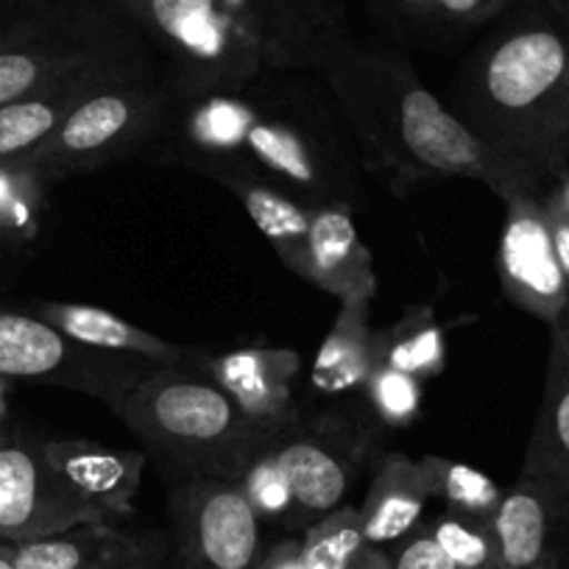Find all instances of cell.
<instances>
[{"label":"cell","mask_w":569,"mask_h":569,"mask_svg":"<svg viewBox=\"0 0 569 569\" xmlns=\"http://www.w3.org/2000/svg\"><path fill=\"white\" fill-rule=\"evenodd\" d=\"M234 486L243 491V497L249 500V506L254 508L257 517H260L262 522L271 519V522H284L291 525V528H299L291 483H288L282 467H279L277 452H273V441L266 450H260L251 458V463L240 472Z\"/></svg>","instance_id":"484cf974"},{"label":"cell","mask_w":569,"mask_h":569,"mask_svg":"<svg viewBox=\"0 0 569 569\" xmlns=\"http://www.w3.org/2000/svg\"><path fill=\"white\" fill-rule=\"evenodd\" d=\"M341 120L308 81L266 70L246 84L173 101L160 151L193 171H238L308 207L355 212L366 204L363 162Z\"/></svg>","instance_id":"6da1fadb"},{"label":"cell","mask_w":569,"mask_h":569,"mask_svg":"<svg viewBox=\"0 0 569 569\" xmlns=\"http://www.w3.org/2000/svg\"><path fill=\"white\" fill-rule=\"evenodd\" d=\"M142 31L173 101L246 84L266 73L254 37L223 0H114Z\"/></svg>","instance_id":"5b68a950"},{"label":"cell","mask_w":569,"mask_h":569,"mask_svg":"<svg viewBox=\"0 0 569 569\" xmlns=\"http://www.w3.org/2000/svg\"><path fill=\"white\" fill-rule=\"evenodd\" d=\"M9 552L14 569H166L171 541L157 530H126L101 519L20 541Z\"/></svg>","instance_id":"4fadbf2b"},{"label":"cell","mask_w":569,"mask_h":569,"mask_svg":"<svg viewBox=\"0 0 569 569\" xmlns=\"http://www.w3.org/2000/svg\"><path fill=\"white\" fill-rule=\"evenodd\" d=\"M371 302H341L330 336L316 355L310 386L319 397L338 399L349 391H363L366 380L380 363L377 332L371 330Z\"/></svg>","instance_id":"ffe728a7"},{"label":"cell","mask_w":569,"mask_h":569,"mask_svg":"<svg viewBox=\"0 0 569 569\" xmlns=\"http://www.w3.org/2000/svg\"><path fill=\"white\" fill-rule=\"evenodd\" d=\"M456 114L533 193L569 162V26L528 18L475 51Z\"/></svg>","instance_id":"3957f363"},{"label":"cell","mask_w":569,"mask_h":569,"mask_svg":"<svg viewBox=\"0 0 569 569\" xmlns=\"http://www.w3.org/2000/svg\"><path fill=\"white\" fill-rule=\"evenodd\" d=\"M508 7H511V3H530V0H506Z\"/></svg>","instance_id":"b9f144b4"},{"label":"cell","mask_w":569,"mask_h":569,"mask_svg":"<svg viewBox=\"0 0 569 569\" xmlns=\"http://www.w3.org/2000/svg\"><path fill=\"white\" fill-rule=\"evenodd\" d=\"M173 118V98L160 68L114 73L73 107L40 154L51 171H101L107 166L160 151Z\"/></svg>","instance_id":"8992f818"},{"label":"cell","mask_w":569,"mask_h":569,"mask_svg":"<svg viewBox=\"0 0 569 569\" xmlns=\"http://www.w3.org/2000/svg\"><path fill=\"white\" fill-rule=\"evenodd\" d=\"M349 569H391V556L377 547H363L360 556L355 558V563Z\"/></svg>","instance_id":"d590c367"},{"label":"cell","mask_w":569,"mask_h":569,"mask_svg":"<svg viewBox=\"0 0 569 569\" xmlns=\"http://www.w3.org/2000/svg\"><path fill=\"white\" fill-rule=\"evenodd\" d=\"M201 369L240 405L251 421L282 433L299 421L293 380L302 371V358L293 349L238 347L229 352H210Z\"/></svg>","instance_id":"5bb4252c"},{"label":"cell","mask_w":569,"mask_h":569,"mask_svg":"<svg viewBox=\"0 0 569 569\" xmlns=\"http://www.w3.org/2000/svg\"><path fill=\"white\" fill-rule=\"evenodd\" d=\"M305 279L319 284L321 291L332 293L338 302H375V260L360 240L352 210L313 207Z\"/></svg>","instance_id":"2e32d148"},{"label":"cell","mask_w":569,"mask_h":569,"mask_svg":"<svg viewBox=\"0 0 569 569\" xmlns=\"http://www.w3.org/2000/svg\"><path fill=\"white\" fill-rule=\"evenodd\" d=\"M3 23L9 26V18H7V14H0V48L9 46V42H12L14 37L20 34V31H18V34H12V31H9V29H3ZM31 23H34V20H31Z\"/></svg>","instance_id":"74e56055"},{"label":"cell","mask_w":569,"mask_h":569,"mask_svg":"<svg viewBox=\"0 0 569 569\" xmlns=\"http://www.w3.org/2000/svg\"><path fill=\"white\" fill-rule=\"evenodd\" d=\"M563 23H567V26H569V20H563Z\"/></svg>","instance_id":"ee69618b"},{"label":"cell","mask_w":569,"mask_h":569,"mask_svg":"<svg viewBox=\"0 0 569 569\" xmlns=\"http://www.w3.org/2000/svg\"><path fill=\"white\" fill-rule=\"evenodd\" d=\"M552 7H556V12L561 14V20H569V0H550Z\"/></svg>","instance_id":"f35d334b"},{"label":"cell","mask_w":569,"mask_h":569,"mask_svg":"<svg viewBox=\"0 0 569 569\" xmlns=\"http://www.w3.org/2000/svg\"><path fill=\"white\" fill-rule=\"evenodd\" d=\"M48 461L70 486L81 491L107 519L129 517L140 491L146 456L134 450H112L96 441H53L46 450Z\"/></svg>","instance_id":"e0dca14e"},{"label":"cell","mask_w":569,"mask_h":569,"mask_svg":"<svg viewBox=\"0 0 569 569\" xmlns=\"http://www.w3.org/2000/svg\"><path fill=\"white\" fill-rule=\"evenodd\" d=\"M430 533L458 569H489L500 563L491 519L463 517L447 511L430 525Z\"/></svg>","instance_id":"4316f807"},{"label":"cell","mask_w":569,"mask_h":569,"mask_svg":"<svg viewBox=\"0 0 569 569\" xmlns=\"http://www.w3.org/2000/svg\"><path fill=\"white\" fill-rule=\"evenodd\" d=\"M497 268L506 297L525 313L556 325L569 310V279L552 243L541 193L506 199Z\"/></svg>","instance_id":"30bf717a"},{"label":"cell","mask_w":569,"mask_h":569,"mask_svg":"<svg viewBox=\"0 0 569 569\" xmlns=\"http://www.w3.org/2000/svg\"><path fill=\"white\" fill-rule=\"evenodd\" d=\"M541 201L550 207H558V210L569 212V173L567 171L556 179V184H552L550 190H545V193H541Z\"/></svg>","instance_id":"e575fe53"},{"label":"cell","mask_w":569,"mask_h":569,"mask_svg":"<svg viewBox=\"0 0 569 569\" xmlns=\"http://www.w3.org/2000/svg\"><path fill=\"white\" fill-rule=\"evenodd\" d=\"M207 177H212L238 196L240 204L251 216V221L257 223V229L273 246L279 260L305 279V268H308V229L313 207L302 204L299 199L273 188V184L262 182V179L246 177V173L238 171H212Z\"/></svg>","instance_id":"44dd1931"},{"label":"cell","mask_w":569,"mask_h":569,"mask_svg":"<svg viewBox=\"0 0 569 569\" xmlns=\"http://www.w3.org/2000/svg\"><path fill=\"white\" fill-rule=\"evenodd\" d=\"M118 416L157 461L184 478L238 480L271 433L196 366H157L120 405Z\"/></svg>","instance_id":"277c9868"},{"label":"cell","mask_w":569,"mask_h":569,"mask_svg":"<svg viewBox=\"0 0 569 569\" xmlns=\"http://www.w3.org/2000/svg\"><path fill=\"white\" fill-rule=\"evenodd\" d=\"M173 569H260L262 519L232 480L184 478L168 495Z\"/></svg>","instance_id":"ba28073f"},{"label":"cell","mask_w":569,"mask_h":569,"mask_svg":"<svg viewBox=\"0 0 569 569\" xmlns=\"http://www.w3.org/2000/svg\"><path fill=\"white\" fill-rule=\"evenodd\" d=\"M391 569H458L450 561L430 528L410 530L405 539H399V547L391 552Z\"/></svg>","instance_id":"4dcf8cb0"},{"label":"cell","mask_w":569,"mask_h":569,"mask_svg":"<svg viewBox=\"0 0 569 569\" xmlns=\"http://www.w3.org/2000/svg\"><path fill=\"white\" fill-rule=\"evenodd\" d=\"M419 469L421 478H425L427 497H436V500L445 502L447 511L491 519L500 508V486L489 475L469 467V463L441 456H425L419 458Z\"/></svg>","instance_id":"cb8c5ba5"},{"label":"cell","mask_w":569,"mask_h":569,"mask_svg":"<svg viewBox=\"0 0 569 569\" xmlns=\"http://www.w3.org/2000/svg\"><path fill=\"white\" fill-rule=\"evenodd\" d=\"M42 316L48 325L62 330L64 336L87 343V347L103 349V352L134 355L146 358L157 366H196L201 369L210 349L190 347V343L166 341L149 330L129 325L120 316L109 313L107 308L96 305H48L42 308Z\"/></svg>","instance_id":"ac0fdd59"},{"label":"cell","mask_w":569,"mask_h":569,"mask_svg":"<svg viewBox=\"0 0 569 569\" xmlns=\"http://www.w3.org/2000/svg\"><path fill=\"white\" fill-rule=\"evenodd\" d=\"M388 3L413 20L452 26V29L489 23L508 7L506 0H388Z\"/></svg>","instance_id":"f1b7e54d"},{"label":"cell","mask_w":569,"mask_h":569,"mask_svg":"<svg viewBox=\"0 0 569 569\" xmlns=\"http://www.w3.org/2000/svg\"><path fill=\"white\" fill-rule=\"evenodd\" d=\"M427 500L430 497H427L419 461L402 452H386L377 458L369 495L360 506L366 545L380 547L405 539L419 525Z\"/></svg>","instance_id":"d6986e66"},{"label":"cell","mask_w":569,"mask_h":569,"mask_svg":"<svg viewBox=\"0 0 569 569\" xmlns=\"http://www.w3.org/2000/svg\"><path fill=\"white\" fill-rule=\"evenodd\" d=\"M260 569H305L302 567V545L299 539H284L266 547Z\"/></svg>","instance_id":"d6a6232c"},{"label":"cell","mask_w":569,"mask_h":569,"mask_svg":"<svg viewBox=\"0 0 569 569\" xmlns=\"http://www.w3.org/2000/svg\"><path fill=\"white\" fill-rule=\"evenodd\" d=\"M522 475L545 480L569 500V358L556 341H550L545 391Z\"/></svg>","instance_id":"7402d4cb"},{"label":"cell","mask_w":569,"mask_h":569,"mask_svg":"<svg viewBox=\"0 0 569 569\" xmlns=\"http://www.w3.org/2000/svg\"><path fill=\"white\" fill-rule=\"evenodd\" d=\"M157 363L134 355L103 352L64 336L42 319L0 313V375L53 380L101 399L118 413L123 399Z\"/></svg>","instance_id":"52a82bcc"},{"label":"cell","mask_w":569,"mask_h":569,"mask_svg":"<svg viewBox=\"0 0 569 569\" xmlns=\"http://www.w3.org/2000/svg\"><path fill=\"white\" fill-rule=\"evenodd\" d=\"M302 567L305 569H349L366 545L360 508L341 506L305 528Z\"/></svg>","instance_id":"d4e9b609"},{"label":"cell","mask_w":569,"mask_h":569,"mask_svg":"<svg viewBox=\"0 0 569 569\" xmlns=\"http://www.w3.org/2000/svg\"><path fill=\"white\" fill-rule=\"evenodd\" d=\"M536 569H567L563 563H547V567H536Z\"/></svg>","instance_id":"60d3db41"},{"label":"cell","mask_w":569,"mask_h":569,"mask_svg":"<svg viewBox=\"0 0 569 569\" xmlns=\"http://www.w3.org/2000/svg\"><path fill=\"white\" fill-rule=\"evenodd\" d=\"M101 519V508L70 486L46 452L0 447V536L29 541Z\"/></svg>","instance_id":"8fae6325"},{"label":"cell","mask_w":569,"mask_h":569,"mask_svg":"<svg viewBox=\"0 0 569 569\" xmlns=\"http://www.w3.org/2000/svg\"><path fill=\"white\" fill-rule=\"evenodd\" d=\"M31 218H34V199H31V190L23 188L18 173L0 168V221L23 229L29 227Z\"/></svg>","instance_id":"1f68e13d"},{"label":"cell","mask_w":569,"mask_h":569,"mask_svg":"<svg viewBox=\"0 0 569 569\" xmlns=\"http://www.w3.org/2000/svg\"><path fill=\"white\" fill-rule=\"evenodd\" d=\"M0 569H14L12 552L9 550H0Z\"/></svg>","instance_id":"ab89813d"},{"label":"cell","mask_w":569,"mask_h":569,"mask_svg":"<svg viewBox=\"0 0 569 569\" xmlns=\"http://www.w3.org/2000/svg\"><path fill=\"white\" fill-rule=\"evenodd\" d=\"M37 90H40V79L23 48L14 40L0 48V107L20 101Z\"/></svg>","instance_id":"f546056e"},{"label":"cell","mask_w":569,"mask_h":569,"mask_svg":"<svg viewBox=\"0 0 569 569\" xmlns=\"http://www.w3.org/2000/svg\"><path fill=\"white\" fill-rule=\"evenodd\" d=\"M371 430L341 410L293 421L273 439V452L291 483L299 528L343 506L355 475L369 458Z\"/></svg>","instance_id":"9c48e42d"},{"label":"cell","mask_w":569,"mask_h":569,"mask_svg":"<svg viewBox=\"0 0 569 569\" xmlns=\"http://www.w3.org/2000/svg\"><path fill=\"white\" fill-rule=\"evenodd\" d=\"M319 73L349 123L366 171L393 179H478L502 201L533 193L427 90L399 53L358 46L347 37L327 53Z\"/></svg>","instance_id":"7a4b0ae2"},{"label":"cell","mask_w":569,"mask_h":569,"mask_svg":"<svg viewBox=\"0 0 569 569\" xmlns=\"http://www.w3.org/2000/svg\"><path fill=\"white\" fill-rule=\"evenodd\" d=\"M489 569H502V567H500V563H497V567H489Z\"/></svg>","instance_id":"7bdbcfd3"},{"label":"cell","mask_w":569,"mask_h":569,"mask_svg":"<svg viewBox=\"0 0 569 569\" xmlns=\"http://www.w3.org/2000/svg\"><path fill=\"white\" fill-rule=\"evenodd\" d=\"M550 341H556L558 347L563 349V355L569 358V310L556 321V325H550Z\"/></svg>","instance_id":"8d00e7d4"},{"label":"cell","mask_w":569,"mask_h":569,"mask_svg":"<svg viewBox=\"0 0 569 569\" xmlns=\"http://www.w3.org/2000/svg\"><path fill=\"white\" fill-rule=\"evenodd\" d=\"M502 569L563 563L561 536L569 528V500L545 480L519 475L491 517Z\"/></svg>","instance_id":"9a60e30c"},{"label":"cell","mask_w":569,"mask_h":569,"mask_svg":"<svg viewBox=\"0 0 569 569\" xmlns=\"http://www.w3.org/2000/svg\"><path fill=\"white\" fill-rule=\"evenodd\" d=\"M363 397L377 421L386 427H408L421 413V380L388 363L375 366L363 386Z\"/></svg>","instance_id":"83f0119b"},{"label":"cell","mask_w":569,"mask_h":569,"mask_svg":"<svg viewBox=\"0 0 569 569\" xmlns=\"http://www.w3.org/2000/svg\"><path fill=\"white\" fill-rule=\"evenodd\" d=\"M545 204V201H541ZM547 212V223H550V232H552V243H556L558 251V260H561L563 273L569 279V212L567 210H558V207L545 204Z\"/></svg>","instance_id":"836d02e7"},{"label":"cell","mask_w":569,"mask_h":569,"mask_svg":"<svg viewBox=\"0 0 569 569\" xmlns=\"http://www.w3.org/2000/svg\"><path fill=\"white\" fill-rule=\"evenodd\" d=\"M223 7L254 37L268 70H319L327 53L347 40L332 0H223Z\"/></svg>","instance_id":"7c38bea8"},{"label":"cell","mask_w":569,"mask_h":569,"mask_svg":"<svg viewBox=\"0 0 569 569\" xmlns=\"http://www.w3.org/2000/svg\"><path fill=\"white\" fill-rule=\"evenodd\" d=\"M380 363L393 366L416 380H427L445 371V330L430 308H413L386 332H377Z\"/></svg>","instance_id":"603a6c76"}]
</instances>
